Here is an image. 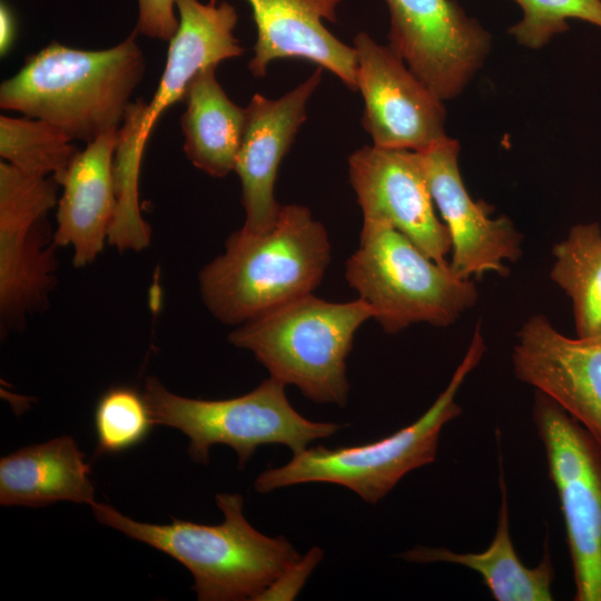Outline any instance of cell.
I'll list each match as a JSON object with an SVG mask.
<instances>
[{"mask_svg": "<svg viewBox=\"0 0 601 601\" xmlns=\"http://www.w3.org/2000/svg\"><path fill=\"white\" fill-rule=\"evenodd\" d=\"M137 35L102 50L51 42L2 81L1 109L47 121L86 144L118 130L146 70Z\"/></svg>", "mask_w": 601, "mask_h": 601, "instance_id": "obj_1", "label": "cell"}, {"mask_svg": "<svg viewBox=\"0 0 601 601\" xmlns=\"http://www.w3.org/2000/svg\"><path fill=\"white\" fill-rule=\"evenodd\" d=\"M331 262L324 225L290 204L260 235L234 231L225 252L199 273L204 304L219 322L246 323L282 304L312 294Z\"/></svg>", "mask_w": 601, "mask_h": 601, "instance_id": "obj_2", "label": "cell"}, {"mask_svg": "<svg viewBox=\"0 0 601 601\" xmlns=\"http://www.w3.org/2000/svg\"><path fill=\"white\" fill-rule=\"evenodd\" d=\"M224 522L197 524L173 518L170 524L135 521L95 502L96 519L177 560L194 577L200 601L256 600L300 555L283 535L268 536L246 520L240 494L220 493Z\"/></svg>", "mask_w": 601, "mask_h": 601, "instance_id": "obj_3", "label": "cell"}, {"mask_svg": "<svg viewBox=\"0 0 601 601\" xmlns=\"http://www.w3.org/2000/svg\"><path fill=\"white\" fill-rule=\"evenodd\" d=\"M374 316L359 297L334 303L312 293L240 324L228 342L252 352L270 377L296 386L306 398L344 407L346 358L355 333Z\"/></svg>", "mask_w": 601, "mask_h": 601, "instance_id": "obj_4", "label": "cell"}, {"mask_svg": "<svg viewBox=\"0 0 601 601\" xmlns=\"http://www.w3.org/2000/svg\"><path fill=\"white\" fill-rule=\"evenodd\" d=\"M485 351L481 328H475L462 362L445 390L412 424L367 444L328 449L307 447L286 464L263 471L254 482L258 493L304 483H332L375 504L407 473L436 460L442 428L455 420L462 408L456 394Z\"/></svg>", "mask_w": 601, "mask_h": 601, "instance_id": "obj_5", "label": "cell"}, {"mask_svg": "<svg viewBox=\"0 0 601 601\" xmlns=\"http://www.w3.org/2000/svg\"><path fill=\"white\" fill-rule=\"evenodd\" d=\"M345 278L388 334L416 323L447 327L479 297L471 278L457 275L450 263H436L383 221H363L358 248L345 265Z\"/></svg>", "mask_w": 601, "mask_h": 601, "instance_id": "obj_6", "label": "cell"}, {"mask_svg": "<svg viewBox=\"0 0 601 601\" xmlns=\"http://www.w3.org/2000/svg\"><path fill=\"white\" fill-rule=\"evenodd\" d=\"M285 386L269 376L242 396L197 400L174 394L156 377H148L144 395L155 424L177 428L189 437L188 454L195 462L207 464L209 450L223 444L236 452L243 469L262 445H285L294 455L343 427L300 415L288 402Z\"/></svg>", "mask_w": 601, "mask_h": 601, "instance_id": "obj_7", "label": "cell"}, {"mask_svg": "<svg viewBox=\"0 0 601 601\" xmlns=\"http://www.w3.org/2000/svg\"><path fill=\"white\" fill-rule=\"evenodd\" d=\"M532 418L563 516L575 601H601V440L535 392Z\"/></svg>", "mask_w": 601, "mask_h": 601, "instance_id": "obj_8", "label": "cell"}, {"mask_svg": "<svg viewBox=\"0 0 601 601\" xmlns=\"http://www.w3.org/2000/svg\"><path fill=\"white\" fill-rule=\"evenodd\" d=\"M53 177L26 174L0 162V313L21 325L47 303L57 268L47 214L56 206Z\"/></svg>", "mask_w": 601, "mask_h": 601, "instance_id": "obj_9", "label": "cell"}, {"mask_svg": "<svg viewBox=\"0 0 601 601\" xmlns=\"http://www.w3.org/2000/svg\"><path fill=\"white\" fill-rule=\"evenodd\" d=\"M388 47L437 97L460 95L482 67L491 36L454 0H385Z\"/></svg>", "mask_w": 601, "mask_h": 601, "instance_id": "obj_10", "label": "cell"}, {"mask_svg": "<svg viewBox=\"0 0 601 601\" xmlns=\"http://www.w3.org/2000/svg\"><path fill=\"white\" fill-rule=\"evenodd\" d=\"M353 47L364 100L361 124L373 146L420 151L447 137L443 100L395 51L364 31Z\"/></svg>", "mask_w": 601, "mask_h": 601, "instance_id": "obj_11", "label": "cell"}, {"mask_svg": "<svg viewBox=\"0 0 601 601\" xmlns=\"http://www.w3.org/2000/svg\"><path fill=\"white\" fill-rule=\"evenodd\" d=\"M352 188L363 221H383L447 265L451 237L435 205L417 151L364 146L348 157Z\"/></svg>", "mask_w": 601, "mask_h": 601, "instance_id": "obj_12", "label": "cell"}, {"mask_svg": "<svg viewBox=\"0 0 601 601\" xmlns=\"http://www.w3.org/2000/svg\"><path fill=\"white\" fill-rule=\"evenodd\" d=\"M426 181L451 237V268L464 278L485 273L509 274L505 262L522 254V235L505 216L492 218V208L469 195L459 169L460 145L445 137L417 151Z\"/></svg>", "mask_w": 601, "mask_h": 601, "instance_id": "obj_13", "label": "cell"}, {"mask_svg": "<svg viewBox=\"0 0 601 601\" xmlns=\"http://www.w3.org/2000/svg\"><path fill=\"white\" fill-rule=\"evenodd\" d=\"M515 377L550 397L601 440V334L570 338L530 317L512 352Z\"/></svg>", "mask_w": 601, "mask_h": 601, "instance_id": "obj_14", "label": "cell"}, {"mask_svg": "<svg viewBox=\"0 0 601 601\" xmlns=\"http://www.w3.org/2000/svg\"><path fill=\"white\" fill-rule=\"evenodd\" d=\"M322 67L277 99L255 93L245 108V127L234 171L242 183L245 221L239 229L260 235L275 225L282 205L275 198L279 165L306 121V106L322 80Z\"/></svg>", "mask_w": 601, "mask_h": 601, "instance_id": "obj_15", "label": "cell"}, {"mask_svg": "<svg viewBox=\"0 0 601 601\" xmlns=\"http://www.w3.org/2000/svg\"><path fill=\"white\" fill-rule=\"evenodd\" d=\"M175 4L179 26L169 41L166 65L155 95L148 104L144 100L131 102L125 114L144 148L160 116L184 99L189 82L200 70L244 52L234 36L238 13L230 3L175 0Z\"/></svg>", "mask_w": 601, "mask_h": 601, "instance_id": "obj_16", "label": "cell"}, {"mask_svg": "<svg viewBox=\"0 0 601 601\" xmlns=\"http://www.w3.org/2000/svg\"><path fill=\"white\" fill-rule=\"evenodd\" d=\"M246 1L257 30L254 56L248 63L255 78L265 77L268 65L277 59H304L331 71L351 90H357L354 47L342 42L323 23V20H337L336 9L342 0Z\"/></svg>", "mask_w": 601, "mask_h": 601, "instance_id": "obj_17", "label": "cell"}, {"mask_svg": "<svg viewBox=\"0 0 601 601\" xmlns=\"http://www.w3.org/2000/svg\"><path fill=\"white\" fill-rule=\"evenodd\" d=\"M118 130L87 144L55 180L62 187L58 200L57 247H71L76 267L92 263L108 240L116 210L114 160Z\"/></svg>", "mask_w": 601, "mask_h": 601, "instance_id": "obj_18", "label": "cell"}, {"mask_svg": "<svg viewBox=\"0 0 601 601\" xmlns=\"http://www.w3.org/2000/svg\"><path fill=\"white\" fill-rule=\"evenodd\" d=\"M501 503L491 544L482 552L459 553L447 548L417 545L398 558L415 563L444 562L463 565L480 574L496 601H552L555 571L545 539L539 563L529 568L520 560L510 533L508 489L500 455Z\"/></svg>", "mask_w": 601, "mask_h": 601, "instance_id": "obj_19", "label": "cell"}, {"mask_svg": "<svg viewBox=\"0 0 601 601\" xmlns=\"http://www.w3.org/2000/svg\"><path fill=\"white\" fill-rule=\"evenodd\" d=\"M90 467L75 440L60 436L0 460L1 505L43 506L58 501L92 505Z\"/></svg>", "mask_w": 601, "mask_h": 601, "instance_id": "obj_20", "label": "cell"}, {"mask_svg": "<svg viewBox=\"0 0 601 601\" xmlns=\"http://www.w3.org/2000/svg\"><path fill=\"white\" fill-rule=\"evenodd\" d=\"M216 67L200 70L189 82L180 127L188 160L209 176L225 177L234 171L246 115L217 81Z\"/></svg>", "mask_w": 601, "mask_h": 601, "instance_id": "obj_21", "label": "cell"}, {"mask_svg": "<svg viewBox=\"0 0 601 601\" xmlns=\"http://www.w3.org/2000/svg\"><path fill=\"white\" fill-rule=\"evenodd\" d=\"M551 279L572 299L578 337L601 334V227L573 226L553 247Z\"/></svg>", "mask_w": 601, "mask_h": 601, "instance_id": "obj_22", "label": "cell"}, {"mask_svg": "<svg viewBox=\"0 0 601 601\" xmlns=\"http://www.w3.org/2000/svg\"><path fill=\"white\" fill-rule=\"evenodd\" d=\"M79 150L61 130L30 117H0V156L33 176L60 174Z\"/></svg>", "mask_w": 601, "mask_h": 601, "instance_id": "obj_23", "label": "cell"}, {"mask_svg": "<svg viewBox=\"0 0 601 601\" xmlns=\"http://www.w3.org/2000/svg\"><path fill=\"white\" fill-rule=\"evenodd\" d=\"M99 454H116L140 444L155 421L145 395L129 386H116L98 400L93 414Z\"/></svg>", "mask_w": 601, "mask_h": 601, "instance_id": "obj_24", "label": "cell"}, {"mask_svg": "<svg viewBox=\"0 0 601 601\" xmlns=\"http://www.w3.org/2000/svg\"><path fill=\"white\" fill-rule=\"evenodd\" d=\"M523 18L509 29L516 41L540 49L555 35L569 30L568 19H580L601 28V0H514Z\"/></svg>", "mask_w": 601, "mask_h": 601, "instance_id": "obj_25", "label": "cell"}, {"mask_svg": "<svg viewBox=\"0 0 601 601\" xmlns=\"http://www.w3.org/2000/svg\"><path fill=\"white\" fill-rule=\"evenodd\" d=\"M138 19L135 31L152 39L170 41L179 26L175 0H137Z\"/></svg>", "mask_w": 601, "mask_h": 601, "instance_id": "obj_26", "label": "cell"}, {"mask_svg": "<svg viewBox=\"0 0 601 601\" xmlns=\"http://www.w3.org/2000/svg\"><path fill=\"white\" fill-rule=\"evenodd\" d=\"M322 558V549L313 546L285 569L256 600H294Z\"/></svg>", "mask_w": 601, "mask_h": 601, "instance_id": "obj_27", "label": "cell"}, {"mask_svg": "<svg viewBox=\"0 0 601 601\" xmlns=\"http://www.w3.org/2000/svg\"><path fill=\"white\" fill-rule=\"evenodd\" d=\"M16 21L13 14L6 2L0 6V53L6 56L14 42Z\"/></svg>", "mask_w": 601, "mask_h": 601, "instance_id": "obj_28", "label": "cell"}]
</instances>
